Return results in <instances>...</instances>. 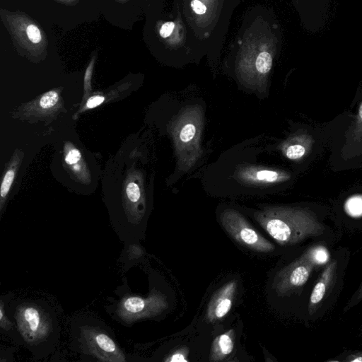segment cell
<instances>
[{
  "label": "cell",
  "instance_id": "20",
  "mask_svg": "<svg viewBox=\"0 0 362 362\" xmlns=\"http://www.w3.org/2000/svg\"><path fill=\"white\" fill-rule=\"evenodd\" d=\"M362 301V280L354 293V294L351 296L349 301L346 304L344 311L347 312L349 310L352 309L354 307L356 306L359 303Z\"/></svg>",
  "mask_w": 362,
  "mask_h": 362
},
{
  "label": "cell",
  "instance_id": "18",
  "mask_svg": "<svg viewBox=\"0 0 362 362\" xmlns=\"http://www.w3.org/2000/svg\"><path fill=\"white\" fill-rule=\"evenodd\" d=\"M126 194L129 202L137 204L141 199V192L137 184L130 182L126 187Z\"/></svg>",
  "mask_w": 362,
  "mask_h": 362
},
{
  "label": "cell",
  "instance_id": "19",
  "mask_svg": "<svg viewBox=\"0 0 362 362\" xmlns=\"http://www.w3.org/2000/svg\"><path fill=\"white\" fill-rule=\"evenodd\" d=\"M188 350L185 348H180L172 352L168 357L164 359V361L168 362H187Z\"/></svg>",
  "mask_w": 362,
  "mask_h": 362
},
{
  "label": "cell",
  "instance_id": "22",
  "mask_svg": "<svg viewBox=\"0 0 362 362\" xmlns=\"http://www.w3.org/2000/svg\"><path fill=\"white\" fill-rule=\"evenodd\" d=\"M344 362H362V350L350 351L340 360Z\"/></svg>",
  "mask_w": 362,
  "mask_h": 362
},
{
  "label": "cell",
  "instance_id": "13",
  "mask_svg": "<svg viewBox=\"0 0 362 362\" xmlns=\"http://www.w3.org/2000/svg\"><path fill=\"white\" fill-rule=\"evenodd\" d=\"M344 209L346 212L353 217L361 216L362 194H356L350 197L345 202Z\"/></svg>",
  "mask_w": 362,
  "mask_h": 362
},
{
  "label": "cell",
  "instance_id": "23",
  "mask_svg": "<svg viewBox=\"0 0 362 362\" xmlns=\"http://www.w3.org/2000/svg\"><path fill=\"white\" fill-rule=\"evenodd\" d=\"M105 98L101 95H94L90 97L86 103V107L83 108L81 111L87 109H92L100 105L103 101Z\"/></svg>",
  "mask_w": 362,
  "mask_h": 362
},
{
  "label": "cell",
  "instance_id": "12",
  "mask_svg": "<svg viewBox=\"0 0 362 362\" xmlns=\"http://www.w3.org/2000/svg\"><path fill=\"white\" fill-rule=\"evenodd\" d=\"M255 66L259 75H266L272 68V57L268 52H260L256 58Z\"/></svg>",
  "mask_w": 362,
  "mask_h": 362
},
{
  "label": "cell",
  "instance_id": "8",
  "mask_svg": "<svg viewBox=\"0 0 362 362\" xmlns=\"http://www.w3.org/2000/svg\"><path fill=\"white\" fill-rule=\"evenodd\" d=\"M319 269L307 248L300 256L278 272L273 288L278 296L288 295L302 288L313 272Z\"/></svg>",
  "mask_w": 362,
  "mask_h": 362
},
{
  "label": "cell",
  "instance_id": "1",
  "mask_svg": "<svg viewBox=\"0 0 362 362\" xmlns=\"http://www.w3.org/2000/svg\"><path fill=\"white\" fill-rule=\"evenodd\" d=\"M13 330L34 357H45L57 344L59 327L54 312L40 300H20L6 305Z\"/></svg>",
  "mask_w": 362,
  "mask_h": 362
},
{
  "label": "cell",
  "instance_id": "24",
  "mask_svg": "<svg viewBox=\"0 0 362 362\" xmlns=\"http://www.w3.org/2000/svg\"><path fill=\"white\" fill-rule=\"evenodd\" d=\"M81 159V153L78 150L71 149L65 156V160L67 164L73 165L76 163Z\"/></svg>",
  "mask_w": 362,
  "mask_h": 362
},
{
  "label": "cell",
  "instance_id": "10",
  "mask_svg": "<svg viewBox=\"0 0 362 362\" xmlns=\"http://www.w3.org/2000/svg\"><path fill=\"white\" fill-rule=\"evenodd\" d=\"M237 288V281L228 282L218 290L209 301L206 310V319L215 322L225 317L230 311Z\"/></svg>",
  "mask_w": 362,
  "mask_h": 362
},
{
  "label": "cell",
  "instance_id": "26",
  "mask_svg": "<svg viewBox=\"0 0 362 362\" xmlns=\"http://www.w3.org/2000/svg\"><path fill=\"white\" fill-rule=\"evenodd\" d=\"M191 7L195 13L202 15L206 11V6L199 0H192Z\"/></svg>",
  "mask_w": 362,
  "mask_h": 362
},
{
  "label": "cell",
  "instance_id": "5",
  "mask_svg": "<svg viewBox=\"0 0 362 362\" xmlns=\"http://www.w3.org/2000/svg\"><path fill=\"white\" fill-rule=\"evenodd\" d=\"M349 259V251L345 248L339 249L322 269L309 298L308 311L310 317L328 305L331 298L339 291Z\"/></svg>",
  "mask_w": 362,
  "mask_h": 362
},
{
  "label": "cell",
  "instance_id": "25",
  "mask_svg": "<svg viewBox=\"0 0 362 362\" xmlns=\"http://www.w3.org/2000/svg\"><path fill=\"white\" fill-rule=\"evenodd\" d=\"M174 27L175 24L173 22L169 21L165 23L160 28V35L163 38L168 37L173 33Z\"/></svg>",
  "mask_w": 362,
  "mask_h": 362
},
{
  "label": "cell",
  "instance_id": "17",
  "mask_svg": "<svg viewBox=\"0 0 362 362\" xmlns=\"http://www.w3.org/2000/svg\"><path fill=\"white\" fill-rule=\"evenodd\" d=\"M59 99L58 93L54 90L45 93L40 98V105L44 109L50 108L56 105Z\"/></svg>",
  "mask_w": 362,
  "mask_h": 362
},
{
  "label": "cell",
  "instance_id": "16",
  "mask_svg": "<svg viewBox=\"0 0 362 362\" xmlns=\"http://www.w3.org/2000/svg\"><path fill=\"white\" fill-rule=\"evenodd\" d=\"M0 328L1 331L9 332L13 329V322L8 317L6 310V302L1 299L0 303Z\"/></svg>",
  "mask_w": 362,
  "mask_h": 362
},
{
  "label": "cell",
  "instance_id": "6",
  "mask_svg": "<svg viewBox=\"0 0 362 362\" xmlns=\"http://www.w3.org/2000/svg\"><path fill=\"white\" fill-rule=\"evenodd\" d=\"M168 308L165 296L153 289L147 297L123 294L109 305L108 312L118 322L132 325L139 320L156 317Z\"/></svg>",
  "mask_w": 362,
  "mask_h": 362
},
{
  "label": "cell",
  "instance_id": "3",
  "mask_svg": "<svg viewBox=\"0 0 362 362\" xmlns=\"http://www.w3.org/2000/svg\"><path fill=\"white\" fill-rule=\"evenodd\" d=\"M71 345L76 351L100 361H126L125 354L113 333L102 322L80 317L71 329Z\"/></svg>",
  "mask_w": 362,
  "mask_h": 362
},
{
  "label": "cell",
  "instance_id": "15",
  "mask_svg": "<svg viewBox=\"0 0 362 362\" xmlns=\"http://www.w3.org/2000/svg\"><path fill=\"white\" fill-rule=\"evenodd\" d=\"M15 177V170L13 168L8 169L5 173L4 178L1 182V210L2 209V206L4 204V200L7 196L11 184L13 181Z\"/></svg>",
  "mask_w": 362,
  "mask_h": 362
},
{
  "label": "cell",
  "instance_id": "7",
  "mask_svg": "<svg viewBox=\"0 0 362 362\" xmlns=\"http://www.w3.org/2000/svg\"><path fill=\"white\" fill-rule=\"evenodd\" d=\"M220 221L226 232L240 244L259 252H269L274 245L262 236L238 211L227 209Z\"/></svg>",
  "mask_w": 362,
  "mask_h": 362
},
{
  "label": "cell",
  "instance_id": "21",
  "mask_svg": "<svg viewBox=\"0 0 362 362\" xmlns=\"http://www.w3.org/2000/svg\"><path fill=\"white\" fill-rule=\"evenodd\" d=\"M27 34L30 40L33 43H38L41 40V34L40 30L33 24H30L27 28Z\"/></svg>",
  "mask_w": 362,
  "mask_h": 362
},
{
  "label": "cell",
  "instance_id": "4",
  "mask_svg": "<svg viewBox=\"0 0 362 362\" xmlns=\"http://www.w3.org/2000/svg\"><path fill=\"white\" fill-rule=\"evenodd\" d=\"M203 125L202 108L189 106L174 121L172 135L179 166L190 168L202 155L200 140Z\"/></svg>",
  "mask_w": 362,
  "mask_h": 362
},
{
  "label": "cell",
  "instance_id": "14",
  "mask_svg": "<svg viewBox=\"0 0 362 362\" xmlns=\"http://www.w3.org/2000/svg\"><path fill=\"white\" fill-rule=\"evenodd\" d=\"M285 156L291 160H298L302 158L306 153V147L300 141H294L287 145L284 148Z\"/></svg>",
  "mask_w": 362,
  "mask_h": 362
},
{
  "label": "cell",
  "instance_id": "9",
  "mask_svg": "<svg viewBox=\"0 0 362 362\" xmlns=\"http://www.w3.org/2000/svg\"><path fill=\"white\" fill-rule=\"evenodd\" d=\"M236 177L241 182L250 185H268L284 182L289 175L282 171L262 167H241L236 172Z\"/></svg>",
  "mask_w": 362,
  "mask_h": 362
},
{
  "label": "cell",
  "instance_id": "11",
  "mask_svg": "<svg viewBox=\"0 0 362 362\" xmlns=\"http://www.w3.org/2000/svg\"><path fill=\"white\" fill-rule=\"evenodd\" d=\"M235 333L230 329L216 337L211 345L210 361H221L227 358L234 348Z\"/></svg>",
  "mask_w": 362,
  "mask_h": 362
},
{
  "label": "cell",
  "instance_id": "2",
  "mask_svg": "<svg viewBox=\"0 0 362 362\" xmlns=\"http://www.w3.org/2000/svg\"><path fill=\"white\" fill-rule=\"evenodd\" d=\"M255 220L279 245H293L320 238L327 231L312 211L296 207H267L254 214Z\"/></svg>",
  "mask_w": 362,
  "mask_h": 362
}]
</instances>
